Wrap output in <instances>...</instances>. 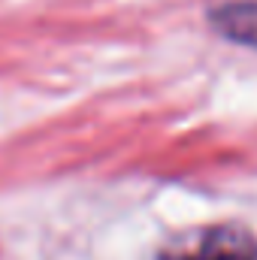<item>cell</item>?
Instances as JSON below:
<instances>
[{"label": "cell", "instance_id": "1", "mask_svg": "<svg viewBox=\"0 0 257 260\" xmlns=\"http://www.w3.org/2000/svg\"><path fill=\"white\" fill-rule=\"evenodd\" d=\"M164 260H257V242L242 227H212L200 236L197 248Z\"/></svg>", "mask_w": 257, "mask_h": 260}, {"label": "cell", "instance_id": "2", "mask_svg": "<svg viewBox=\"0 0 257 260\" xmlns=\"http://www.w3.org/2000/svg\"><path fill=\"white\" fill-rule=\"evenodd\" d=\"M209 21L221 37L242 43L248 49H257V0L224 3V6L209 12Z\"/></svg>", "mask_w": 257, "mask_h": 260}]
</instances>
